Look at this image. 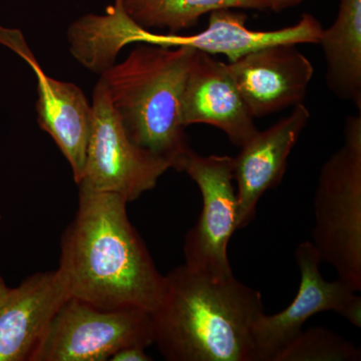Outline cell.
<instances>
[{"label": "cell", "instance_id": "2e32d148", "mask_svg": "<svg viewBox=\"0 0 361 361\" xmlns=\"http://www.w3.org/2000/svg\"><path fill=\"white\" fill-rule=\"evenodd\" d=\"M128 16L147 30H189L202 16L219 9L266 11V0H121Z\"/></svg>", "mask_w": 361, "mask_h": 361}, {"label": "cell", "instance_id": "6da1fadb", "mask_svg": "<svg viewBox=\"0 0 361 361\" xmlns=\"http://www.w3.org/2000/svg\"><path fill=\"white\" fill-rule=\"evenodd\" d=\"M75 219L61 236V271L70 296L103 310L161 302L165 276L128 217L120 195L78 188Z\"/></svg>", "mask_w": 361, "mask_h": 361}, {"label": "cell", "instance_id": "e0dca14e", "mask_svg": "<svg viewBox=\"0 0 361 361\" xmlns=\"http://www.w3.org/2000/svg\"><path fill=\"white\" fill-rule=\"evenodd\" d=\"M353 342L324 327H312L292 339L273 361H360Z\"/></svg>", "mask_w": 361, "mask_h": 361}, {"label": "cell", "instance_id": "ba28073f", "mask_svg": "<svg viewBox=\"0 0 361 361\" xmlns=\"http://www.w3.org/2000/svg\"><path fill=\"white\" fill-rule=\"evenodd\" d=\"M300 285L295 298L274 315L262 313L252 327L255 361H273L295 338L310 318L334 311L351 324L361 327V298L341 279L327 281L320 273L322 261L312 242L304 241L295 251Z\"/></svg>", "mask_w": 361, "mask_h": 361}, {"label": "cell", "instance_id": "5bb4252c", "mask_svg": "<svg viewBox=\"0 0 361 361\" xmlns=\"http://www.w3.org/2000/svg\"><path fill=\"white\" fill-rule=\"evenodd\" d=\"M68 296L59 269L37 273L9 288L0 301V361H30L52 316Z\"/></svg>", "mask_w": 361, "mask_h": 361}, {"label": "cell", "instance_id": "52a82bcc", "mask_svg": "<svg viewBox=\"0 0 361 361\" xmlns=\"http://www.w3.org/2000/svg\"><path fill=\"white\" fill-rule=\"evenodd\" d=\"M175 170L196 183L203 201L200 217L185 238V265L215 276L232 275L228 245L237 230L238 215L234 158L201 156L190 149Z\"/></svg>", "mask_w": 361, "mask_h": 361}, {"label": "cell", "instance_id": "d6986e66", "mask_svg": "<svg viewBox=\"0 0 361 361\" xmlns=\"http://www.w3.org/2000/svg\"><path fill=\"white\" fill-rule=\"evenodd\" d=\"M305 0H266L267 9L274 13H281L291 7L299 6L303 4Z\"/></svg>", "mask_w": 361, "mask_h": 361}, {"label": "cell", "instance_id": "4fadbf2b", "mask_svg": "<svg viewBox=\"0 0 361 361\" xmlns=\"http://www.w3.org/2000/svg\"><path fill=\"white\" fill-rule=\"evenodd\" d=\"M310 120V111L305 104H297L290 115L267 130H258L241 147L234 158L238 199L237 230L253 221L261 197L283 179L289 156Z\"/></svg>", "mask_w": 361, "mask_h": 361}, {"label": "cell", "instance_id": "8992f818", "mask_svg": "<svg viewBox=\"0 0 361 361\" xmlns=\"http://www.w3.org/2000/svg\"><path fill=\"white\" fill-rule=\"evenodd\" d=\"M92 127L78 188L120 195L128 203L157 186L172 166L130 141L101 80L92 94Z\"/></svg>", "mask_w": 361, "mask_h": 361}, {"label": "cell", "instance_id": "9c48e42d", "mask_svg": "<svg viewBox=\"0 0 361 361\" xmlns=\"http://www.w3.org/2000/svg\"><path fill=\"white\" fill-rule=\"evenodd\" d=\"M238 9H219L209 16L208 27L191 35H159L128 18L121 25L118 39L123 47L148 44L165 47H186L211 54H223L234 63L252 51L276 44H318L323 27L312 14L304 13L296 25L270 32H256L246 25L248 16Z\"/></svg>", "mask_w": 361, "mask_h": 361}, {"label": "cell", "instance_id": "9a60e30c", "mask_svg": "<svg viewBox=\"0 0 361 361\" xmlns=\"http://www.w3.org/2000/svg\"><path fill=\"white\" fill-rule=\"evenodd\" d=\"M326 63V84L361 113V0H339L336 20L319 42Z\"/></svg>", "mask_w": 361, "mask_h": 361}, {"label": "cell", "instance_id": "ac0fdd59", "mask_svg": "<svg viewBox=\"0 0 361 361\" xmlns=\"http://www.w3.org/2000/svg\"><path fill=\"white\" fill-rule=\"evenodd\" d=\"M111 361H151L153 360L151 355H147L144 348L141 346H129L121 349L115 353Z\"/></svg>", "mask_w": 361, "mask_h": 361}, {"label": "cell", "instance_id": "3957f363", "mask_svg": "<svg viewBox=\"0 0 361 361\" xmlns=\"http://www.w3.org/2000/svg\"><path fill=\"white\" fill-rule=\"evenodd\" d=\"M195 51L139 44L99 75L130 141L172 169L191 149L180 125V104Z\"/></svg>", "mask_w": 361, "mask_h": 361}, {"label": "cell", "instance_id": "7c38bea8", "mask_svg": "<svg viewBox=\"0 0 361 361\" xmlns=\"http://www.w3.org/2000/svg\"><path fill=\"white\" fill-rule=\"evenodd\" d=\"M180 125L204 123L218 128L241 148L258 133L235 85L228 63L196 51L180 104Z\"/></svg>", "mask_w": 361, "mask_h": 361}, {"label": "cell", "instance_id": "ffe728a7", "mask_svg": "<svg viewBox=\"0 0 361 361\" xmlns=\"http://www.w3.org/2000/svg\"><path fill=\"white\" fill-rule=\"evenodd\" d=\"M9 287H7L4 280L0 277V301L6 296V292L8 291Z\"/></svg>", "mask_w": 361, "mask_h": 361}, {"label": "cell", "instance_id": "277c9868", "mask_svg": "<svg viewBox=\"0 0 361 361\" xmlns=\"http://www.w3.org/2000/svg\"><path fill=\"white\" fill-rule=\"evenodd\" d=\"M312 244L338 279L361 291V113L349 116L343 145L323 164L314 197Z\"/></svg>", "mask_w": 361, "mask_h": 361}, {"label": "cell", "instance_id": "5b68a950", "mask_svg": "<svg viewBox=\"0 0 361 361\" xmlns=\"http://www.w3.org/2000/svg\"><path fill=\"white\" fill-rule=\"evenodd\" d=\"M153 343L149 311L103 310L68 296L52 316L30 361H106L121 349Z\"/></svg>", "mask_w": 361, "mask_h": 361}, {"label": "cell", "instance_id": "7a4b0ae2", "mask_svg": "<svg viewBox=\"0 0 361 361\" xmlns=\"http://www.w3.org/2000/svg\"><path fill=\"white\" fill-rule=\"evenodd\" d=\"M262 313V293L234 274L180 265L151 312L154 343L169 361H255L252 327Z\"/></svg>", "mask_w": 361, "mask_h": 361}, {"label": "cell", "instance_id": "8fae6325", "mask_svg": "<svg viewBox=\"0 0 361 361\" xmlns=\"http://www.w3.org/2000/svg\"><path fill=\"white\" fill-rule=\"evenodd\" d=\"M252 118H262L303 104L314 68L295 44H276L228 63Z\"/></svg>", "mask_w": 361, "mask_h": 361}, {"label": "cell", "instance_id": "30bf717a", "mask_svg": "<svg viewBox=\"0 0 361 361\" xmlns=\"http://www.w3.org/2000/svg\"><path fill=\"white\" fill-rule=\"evenodd\" d=\"M0 44L16 52L35 73L39 96L35 104L37 122L70 163L73 179L78 184L84 172L92 127V104L77 85L61 82L44 73L18 28L0 25Z\"/></svg>", "mask_w": 361, "mask_h": 361}]
</instances>
